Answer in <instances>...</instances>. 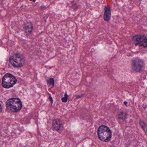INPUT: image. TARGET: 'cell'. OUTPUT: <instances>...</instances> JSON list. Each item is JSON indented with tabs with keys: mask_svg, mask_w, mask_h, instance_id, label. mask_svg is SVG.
Returning a JSON list of instances; mask_svg holds the SVG:
<instances>
[{
	"mask_svg": "<svg viewBox=\"0 0 147 147\" xmlns=\"http://www.w3.org/2000/svg\"><path fill=\"white\" fill-rule=\"evenodd\" d=\"M98 135L101 141L104 142H108L111 140L112 133L108 127L102 126L99 127L98 130Z\"/></svg>",
	"mask_w": 147,
	"mask_h": 147,
	"instance_id": "6da1fadb",
	"label": "cell"
},
{
	"mask_svg": "<svg viewBox=\"0 0 147 147\" xmlns=\"http://www.w3.org/2000/svg\"><path fill=\"white\" fill-rule=\"evenodd\" d=\"M6 107L8 110L16 112L20 110L22 104L19 98H10L6 102Z\"/></svg>",
	"mask_w": 147,
	"mask_h": 147,
	"instance_id": "7a4b0ae2",
	"label": "cell"
},
{
	"mask_svg": "<svg viewBox=\"0 0 147 147\" xmlns=\"http://www.w3.org/2000/svg\"><path fill=\"white\" fill-rule=\"evenodd\" d=\"M17 82L16 78L10 74H6L2 79V85L4 88H9L14 86Z\"/></svg>",
	"mask_w": 147,
	"mask_h": 147,
	"instance_id": "3957f363",
	"label": "cell"
},
{
	"mask_svg": "<svg viewBox=\"0 0 147 147\" xmlns=\"http://www.w3.org/2000/svg\"><path fill=\"white\" fill-rule=\"evenodd\" d=\"M9 62L14 67H21L24 64L25 58L20 54H16L10 57Z\"/></svg>",
	"mask_w": 147,
	"mask_h": 147,
	"instance_id": "277c9868",
	"label": "cell"
},
{
	"mask_svg": "<svg viewBox=\"0 0 147 147\" xmlns=\"http://www.w3.org/2000/svg\"><path fill=\"white\" fill-rule=\"evenodd\" d=\"M144 66L145 64L144 62L140 59L135 58L132 60L131 68L135 72H141L144 69Z\"/></svg>",
	"mask_w": 147,
	"mask_h": 147,
	"instance_id": "5b68a950",
	"label": "cell"
},
{
	"mask_svg": "<svg viewBox=\"0 0 147 147\" xmlns=\"http://www.w3.org/2000/svg\"><path fill=\"white\" fill-rule=\"evenodd\" d=\"M133 40L135 45L147 47V38L145 35H135L133 37Z\"/></svg>",
	"mask_w": 147,
	"mask_h": 147,
	"instance_id": "8992f818",
	"label": "cell"
},
{
	"mask_svg": "<svg viewBox=\"0 0 147 147\" xmlns=\"http://www.w3.org/2000/svg\"><path fill=\"white\" fill-rule=\"evenodd\" d=\"M111 9L109 6H106L104 9V19L106 22H109L111 18Z\"/></svg>",
	"mask_w": 147,
	"mask_h": 147,
	"instance_id": "52a82bcc",
	"label": "cell"
},
{
	"mask_svg": "<svg viewBox=\"0 0 147 147\" xmlns=\"http://www.w3.org/2000/svg\"><path fill=\"white\" fill-rule=\"evenodd\" d=\"M33 30V26L32 23L28 22L25 24L24 26V30L27 34H29L31 33Z\"/></svg>",
	"mask_w": 147,
	"mask_h": 147,
	"instance_id": "ba28073f",
	"label": "cell"
},
{
	"mask_svg": "<svg viewBox=\"0 0 147 147\" xmlns=\"http://www.w3.org/2000/svg\"><path fill=\"white\" fill-rule=\"evenodd\" d=\"M67 98H68V96H67V95L66 94V95H65L64 97L62 98V101H63V102H66L67 100Z\"/></svg>",
	"mask_w": 147,
	"mask_h": 147,
	"instance_id": "9c48e42d",
	"label": "cell"
},
{
	"mask_svg": "<svg viewBox=\"0 0 147 147\" xmlns=\"http://www.w3.org/2000/svg\"><path fill=\"white\" fill-rule=\"evenodd\" d=\"M29 1H31L33 2H34L36 1V0H29Z\"/></svg>",
	"mask_w": 147,
	"mask_h": 147,
	"instance_id": "30bf717a",
	"label": "cell"
},
{
	"mask_svg": "<svg viewBox=\"0 0 147 147\" xmlns=\"http://www.w3.org/2000/svg\"><path fill=\"white\" fill-rule=\"evenodd\" d=\"M124 103H125V104H127V102H124Z\"/></svg>",
	"mask_w": 147,
	"mask_h": 147,
	"instance_id": "8fae6325",
	"label": "cell"
},
{
	"mask_svg": "<svg viewBox=\"0 0 147 147\" xmlns=\"http://www.w3.org/2000/svg\"></svg>",
	"mask_w": 147,
	"mask_h": 147,
	"instance_id": "7c38bea8",
	"label": "cell"
}]
</instances>
